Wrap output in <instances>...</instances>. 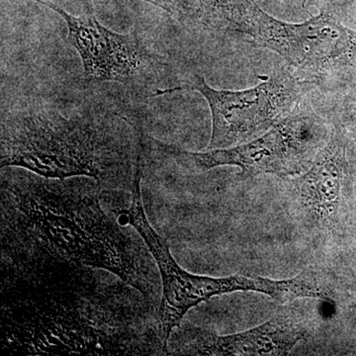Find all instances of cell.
<instances>
[{"label":"cell","mask_w":356,"mask_h":356,"mask_svg":"<svg viewBox=\"0 0 356 356\" xmlns=\"http://www.w3.org/2000/svg\"><path fill=\"white\" fill-rule=\"evenodd\" d=\"M143 135L126 115L90 100L32 96L1 115V168L48 178L88 177L134 186L142 173Z\"/></svg>","instance_id":"6da1fadb"},{"label":"cell","mask_w":356,"mask_h":356,"mask_svg":"<svg viewBox=\"0 0 356 356\" xmlns=\"http://www.w3.org/2000/svg\"><path fill=\"white\" fill-rule=\"evenodd\" d=\"M15 177L3 184L44 247L67 261L116 274L143 294L149 281L135 243L98 202L97 191L60 178Z\"/></svg>","instance_id":"7a4b0ae2"},{"label":"cell","mask_w":356,"mask_h":356,"mask_svg":"<svg viewBox=\"0 0 356 356\" xmlns=\"http://www.w3.org/2000/svg\"><path fill=\"white\" fill-rule=\"evenodd\" d=\"M140 177L138 175L132 188V205L126 213L129 222L140 234L156 261L163 280V299L159 308V329L161 346L168 351V343L175 327L192 307L208 301L214 296L233 292H257L280 302L287 303L297 298H320L321 281L311 269H304L295 277L273 280L254 275L209 277L195 275L178 266L170 254L165 238L156 233L147 221L142 196Z\"/></svg>","instance_id":"3957f363"},{"label":"cell","mask_w":356,"mask_h":356,"mask_svg":"<svg viewBox=\"0 0 356 356\" xmlns=\"http://www.w3.org/2000/svg\"><path fill=\"white\" fill-rule=\"evenodd\" d=\"M300 105L301 102L264 135L238 146L191 153L158 140L154 142L161 153L189 170L205 172L218 166L231 165L240 168L243 177H295L310 168L332 133L322 118L305 105Z\"/></svg>","instance_id":"277c9868"},{"label":"cell","mask_w":356,"mask_h":356,"mask_svg":"<svg viewBox=\"0 0 356 356\" xmlns=\"http://www.w3.org/2000/svg\"><path fill=\"white\" fill-rule=\"evenodd\" d=\"M238 34L284 58L295 69L320 81L356 77V30L331 14L293 24L271 17L245 0Z\"/></svg>","instance_id":"5b68a950"},{"label":"cell","mask_w":356,"mask_h":356,"mask_svg":"<svg viewBox=\"0 0 356 356\" xmlns=\"http://www.w3.org/2000/svg\"><path fill=\"white\" fill-rule=\"evenodd\" d=\"M310 83L281 69L264 83L245 90H218L208 86L204 77L194 76L184 86L159 89L156 95L178 90L202 95L212 115L208 149H227L257 139L288 116L301 102Z\"/></svg>","instance_id":"8992f818"},{"label":"cell","mask_w":356,"mask_h":356,"mask_svg":"<svg viewBox=\"0 0 356 356\" xmlns=\"http://www.w3.org/2000/svg\"><path fill=\"white\" fill-rule=\"evenodd\" d=\"M31 1L48 7L65 21L67 41L81 57L88 83L114 81L140 88L156 77L161 62L135 33L111 31L95 16L72 15L49 0Z\"/></svg>","instance_id":"52a82bcc"},{"label":"cell","mask_w":356,"mask_h":356,"mask_svg":"<svg viewBox=\"0 0 356 356\" xmlns=\"http://www.w3.org/2000/svg\"><path fill=\"white\" fill-rule=\"evenodd\" d=\"M346 170V135L341 125H334L310 168L295 177H283L298 217L314 233L324 236L336 229Z\"/></svg>","instance_id":"ba28073f"},{"label":"cell","mask_w":356,"mask_h":356,"mask_svg":"<svg viewBox=\"0 0 356 356\" xmlns=\"http://www.w3.org/2000/svg\"><path fill=\"white\" fill-rule=\"evenodd\" d=\"M306 323L295 313L281 311L259 327L218 336L186 325L175 334L173 351L191 355H288L308 334Z\"/></svg>","instance_id":"9c48e42d"},{"label":"cell","mask_w":356,"mask_h":356,"mask_svg":"<svg viewBox=\"0 0 356 356\" xmlns=\"http://www.w3.org/2000/svg\"><path fill=\"white\" fill-rule=\"evenodd\" d=\"M172 14L180 22L204 29L238 32L242 11L233 0H143Z\"/></svg>","instance_id":"30bf717a"},{"label":"cell","mask_w":356,"mask_h":356,"mask_svg":"<svg viewBox=\"0 0 356 356\" xmlns=\"http://www.w3.org/2000/svg\"><path fill=\"white\" fill-rule=\"evenodd\" d=\"M343 119L344 127L355 138L356 142V77L348 84V92L343 102Z\"/></svg>","instance_id":"8fae6325"}]
</instances>
